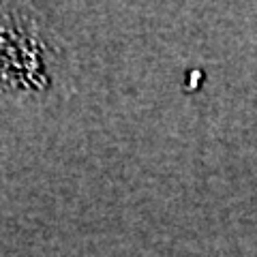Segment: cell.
<instances>
[{
	"label": "cell",
	"mask_w": 257,
	"mask_h": 257,
	"mask_svg": "<svg viewBox=\"0 0 257 257\" xmlns=\"http://www.w3.org/2000/svg\"><path fill=\"white\" fill-rule=\"evenodd\" d=\"M24 7L0 5V96L43 90L50 84L47 50Z\"/></svg>",
	"instance_id": "1"
}]
</instances>
